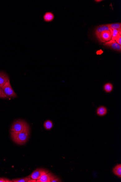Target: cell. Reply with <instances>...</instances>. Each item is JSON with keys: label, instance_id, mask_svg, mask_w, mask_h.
<instances>
[{"label": "cell", "instance_id": "cell-1", "mask_svg": "<svg viewBox=\"0 0 121 182\" xmlns=\"http://www.w3.org/2000/svg\"><path fill=\"white\" fill-rule=\"evenodd\" d=\"M11 131L22 132L29 135L30 128L29 124L25 121L21 120H17L13 123L11 128Z\"/></svg>", "mask_w": 121, "mask_h": 182}, {"label": "cell", "instance_id": "cell-2", "mask_svg": "<svg viewBox=\"0 0 121 182\" xmlns=\"http://www.w3.org/2000/svg\"><path fill=\"white\" fill-rule=\"evenodd\" d=\"M10 135L13 141L19 145L25 144L29 139V135L22 132L11 131Z\"/></svg>", "mask_w": 121, "mask_h": 182}, {"label": "cell", "instance_id": "cell-3", "mask_svg": "<svg viewBox=\"0 0 121 182\" xmlns=\"http://www.w3.org/2000/svg\"><path fill=\"white\" fill-rule=\"evenodd\" d=\"M2 94L5 98H14L17 96L11 85L10 80L1 88Z\"/></svg>", "mask_w": 121, "mask_h": 182}, {"label": "cell", "instance_id": "cell-4", "mask_svg": "<svg viewBox=\"0 0 121 182\" xmlns=\"http://www.w3.org/2000/svg\"><path fill=\"white\" fill-rule=\"evenodd\" d=\"M49 172L48 170H44L43 169H38L32 173L29 177V176L30 180H38L40 178V177L43 175L46 174Z\"/></svg>", "mask_w": 121, "mask_h": 182}, {"label": "cell", "instance_id": "cell-5", "mask_svg": "<svg viewBox=\"0 0 121 182\" xmlns=\"http://www.w3.org/2000/svg\"><path fill=\"white\" fill-rule=\"evenodd\" d=\"M112 37V34L110 30H106L102 31L100 34L99 40L101 42L105 43L111 40Z\"/></svg>", "mask_w": 121, "mask_h": 182}, {"label": "cell", "instance_id": "cell-6", "mask_svg": "<svg viewBox=\"0 0 121 182\" xmlns=\"http://www.w3.org/2000/svg\"><path fill=\"white\" fill-rule=\"evenodd\" d=\"M103 45L104 46L110 48L114 50L120 52L121 51V46L118 44L115 41L111 40L109 42L104 43Z\"/></svg>", "mask_w": 121, "mask_h": 182}, {"label": "cell", "instance_id": "cell-7", "mask_svg": "<svg viewBox=\"0 0 121 182\" xmlns=\"http://www.w3.org/2000/svg\"><path fill=\"white\" fill-rule=\"evenodd\" d=\"M56 177L51 173H47L43 175L39 179L37 180L36 182H51L52 180L55 178Z\"/></svg>", "mask_w": 121, "mask_h": 182}, {"label": "cell", "instance_id": "cell-8", "mask_svg": "<svg viewBox=\"0 0 121 182\" xmlns=\"http://www.w3.org/2000/svg\"><path fill=\"white\" fill-rule=\"evenodd\" d=\"M9 80V77L6 73L0 72V88H1L6 82Z\"/></svg>", "mask_w": 121, "mask_h": 182}, {"label": "cell", "instance_id": "cell-9", "mask_svg": "<svg viewBox=\"0 0 121 182\" xmlns=\"http://www.w3.org/2000/svg\"><path fill=\"white\" fill-rule=\"evenodd\" d=\"M110 29H111L110 28L105 25H101L96 28V30H95V34H96L97 38L99 40V35L101 32L106 31V30H110Z\"/></svg>", "mask_w": 121, "mask_h": 182}, {"label": "cell", "instance_id": "cell-10", "mask_svg": "<svg viewBox=\"0 0 121 182\" xmlns=\"http://www.w3.org/2000/svg\"><path fill=\"white\" fill-rule=\"evenodd\" d=\"M43 19L46 22H50L55 19V16L52 12H47L45 13L43 16Z\"/></svg>", "mask_w": 121, "mask_h": 182}, {"label": "cell", "instance_id": "cell-11", "mask_svg": "<svg viewBox=\"0 0 121 182\" xmlns=\"http://www.w3.org/2000/svg\"><path fill=\"white\" fill-rule=\"evenodd\" d=\"M107 113V108L103 106H101L97 108L96 114L100 116H104Z\"/></svg>", "mask_w": 121, "mask_h": 182}, {"label": "cell", "instance_id": "cell-12", "mask_svg": "<svg viewBox=\"0 0 121 182\" xmlns=\"http://www.w3.org/2000/svg\"><path fill=\"white\" fill-rule=\"evenodd\" d=\"M113 172L114 174L120 178H121V164H118L113 169Z\"/></svg>", "mask_w": 121, "mask_h": 182}, {"label": "cell", "instance_id": "cell-13", "mask_svg": "<svg viewBox=\"0 0 121 182\" xmlns=\"http://www.w3.org/2000/svg\"><path fill=\"white\" fill-rule=\"evenodd\" d=\"M114 86L110 83H108L103 86V89L106 92L109 93L111 92L113 90Z\"/></svg>", "mask_w": 121, "mask_h": 182}, {"label": "cell", "instance_id": "cell-14", "mask_svg": "<svg viewBox=\"0 0 121 182\" xmlns=\"http://www.w3.org/2000/svg\"><path fill=\"white\" fill-rule=\"evenodd\" d=\"M105 25L112 29H114L117 30L119 29H120V28H121V23H120L109 24Z\"/></svg>", "mask_w": 121, "mask_h": 182}, {"label": "cell", "instance_id": "cell-15", "mask_svg": "<svg viewBox=\"0 0 121 182\" xmlns=\"http://www.w3.org/2000/svg\"><path fill=\"white\" fill-rule=\"evenodd\" d=\"M110 30L112 34V37L111 40H112L115 41L119 36L121 35L119 34L117 30H116L112 29H111Z\"/></svg>", "mask_w": 121, "mask_h": 182}, {"label": "cell", "instance_id": "cell-16", "mask_svg": "<svg viewBox=\"0 0 121 182\" xmlns=\"http://www.w3.org/2000/svg\"><path fill=\"white\" fill-rule=\"evenodd\" d=\"M44 127L47 130H49L52 128L53 123L50 120H47L44 123Z\"/></svg>", "mask_w": 121, "mask_h": 182}, {"label": "cell", "instance_id": "cell-17", "mask_svg": "<svg viewBox=\"0 0 121 182\" xmlns=\"http://www.w3.org/2000/svg\"><path fill=\"white\" fill-rule=\"evenodd\" d=\"M30 180L29 177L23 178L13 179L14 182H28Z\"/></svg>", "mask_w": 121, "mask_h": 182}, {"label": "cell", "instance_id": "cell-18", "mask_svg": "<svg viewBox=\"0 0 121 182\" xmlns=\"http://www.w3.org/2000/svg\"><path fill=\"white\" fill-rule=\"evenodd\" d=\"M12 182V180L11 181L10 180L4 178L0 177V182Z\"/></svg>", "mask_w": 121, "mask_h": 182}, {"label": "cell", "instance_id": "cell-19", "mask_svg": "<svg viewBox=\"0 0 121 182\" xmlns=\"http://www.w3.org/2000/svg\"><path fill=\"white\" fill-rule=\"evenodd\" d=\"M116 42L118 43V44L121 45V35H120L119 37L115 40Z\"/></svg>", "mask_w": 121, "mask_h": 182}, {"label": "cell", "instance_id": "cell-20", "mask_svg": "<svg viewBox=\"0 0 121 182\" xmlns=\"http://www.w3.org/2000/svg\"><path fill=\"white\" fill-rule=\"evenodd\" d=\"M61 182V181L60 180V179L59 178H57L56 177L53 180H52L51 182Z\"/></svg>", "mask_w": 121, "mask_h": 182}, {"label": "cell", "instance_id": "cell-21", "mask_svg": "<svg viewBox=\"0 0 121 182\" xmlns=\"http://www.w3.org/2000/svg\"><path fill=\"white\" fill-rule=\"evenodd\" d=\"M0 98L1 99H5V97L3 96V95L2 94L1 92V88H0Z\"/></svg>", "mask_w": 121, "mask_h": 182}, {"label": "cell", "instance_id": "cell-22", "mask_svg": "<svg viewBox=\"0 0 121 182\" xmlns=\"http://www.w3.org/2000/svg\"><path fill=\"white\" fill-rule=\"evenodd\" d=\"M102 1H101V0H96V1H95L96 2H100Z\"/></svg>", "mask_w": 121, "mask_h": 182}]
</instances>
